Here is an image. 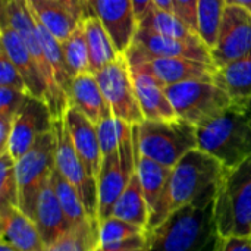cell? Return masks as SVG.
I'll return each mask as SVG.
<instances>
[{
    "instance_id": "cell-8",
    "label": "cell",
    "mask_w": 251,
    "mask_h": 251,
    "mask_svg": "<svg viewBox=\"0 0 251 251\" xmlns=\"http://www.w3.org/2000/svg\"><path fill=\"white\" fill-rule=\"evenodd\" d=\"M56 168L54 131L41 135L37 143L16 160V178L19 185V209L34 216V207L40 190L51 178Z\"/></svg>"
},
{
    "instance_id": "cell-45",
    "label": "cell",
    "mask_w": 251,
    "mask_h": 251,
    "mask_svg": "<svg viewBox=\"0 0 251 251\" xmlns=\"http://www.w3.org/2000/svg\"><path fill=\"white\" fill-rule=\"evenodd\" d=\"M84 4V19L96 16V0H82Z\"/></svg>"
},
{
    "instance_id": "cell-43",
    "label": "cell",
    "mask_w": 251,
    "mask_h": 251,
    "mask_svg": "<svg viewBox=\"0 0 251 251\" xmlns=\"http://www.w3.org/2000/svg\"><path fill=\"white\" fill-rule=\"evenodd\" d=\"M134 3V9H135V16L137 21L140 22V19L147 13V10L151 7V0H132Z\"/></svg>"
},
{
    "instance_id": "cell-23",
    "label": "cell",
    "mask_w": 251,
    "mask_h": 251,
    "mask_svg": "<svg viewBox=\"0 0 251 251\" xmlns=\"http://www.w3.org/2000/svg\"><path fill=\"white\" fill-rule=\"evenodd\" d=\"M132 78L144 121H171L178 118L166 94L165 85L151 75L134 69Z\"/></svg>"
},
{
    "instance_id": "cell-22",
    "label": "cell",
    "mask_w": 251,
    "mask_h": 251,
    "mask_svg": "<svg viewBox=\"0 0 251 251\" xmlns=\"http://www.w3.org/2000/svg\"><path fill=\"white\" fill-rule=\"evenodd\" d=\"M68 99L69 106L82 112L94 124L113 115L96 75L91 72L74 76Z\"/></svg>"
},
{
    "instance_id": "cell-34",
    "label": "cell",
    "mask_w": 251,
    "mask_h": 251,
    "mask_svg": "<svg viewBox=\"0 0 251 251\" xmlns=\"http://www.w3.org/2000/svg\"><path fill=\"white\" fill-rule=\"evenodd\" d=\"M96 126H97V134H99L103 157L116 151L119 149L122 140L134 128V125H129V124L118 119L113 115L101 119L99 124H96Z\"/></svg>"
},
{
    "instance_id": "cell-25",
    "label": "cell",
    "mask_w": 251,
    "mask_h": 251,
    "mask_svg": "<svg viewBox=\"0 0 251 251\" xmlns=\"http://www.w3.org/2000/svg\"><path fill=\"white\" fill-rule=\"evenodd\" d=\"M87 44H88V56H90V72L97 74L109 63L119 57V51L115 47V43L103 25V22L97 16H90L81 21Z\"/></svg>"
},
{
    "instance_id": "cell-30",
    "label": "cell",
    "mask_w": 251,
    "mask_h": 251,
    "mask_svg": "<svg viewBox=\"0 0 251 251\" xmlns=\"http://www.w3.org/2000/svg\"><path fill=\"white\" fill-rule=\"evenodd\" d=\"M51 185L54 188L57 200H59L71 225L91 219L84 207V203H82L81 196L76 191V188L66 178H63L62 174L56 168L51 174Z\"/></svg>"
},
{
    "instance_id": "cell-11",
    "label": "cell",
    "mask_w": 251,
    "mask_h": 251,
    "mask_svg": "<svg viewBox=\"0 0 251 251\" xmlns=\"http://www.w3.org/2000/svg\"><path fill=\"white\" fill-rule=\"evenodd\" d=\"M53 131L56 137V169L76 188L88 216L91 219H97V179L88 172L78 156L63 118L54 121Z\"/></svg>"
},
{
    "instance_id": "cell-3",
    "label": "cell",
    "mask_w": 251,
    "mask_h": 251,
    "mask_svg": "<svg viewBox=\"0 0 251 251\" xmlns=\"http://www.w3.org/2000/svg\"><path fill=\"white\" fill-rule=\"evenodd\" d=\"M212 232L213 203L185 206L147 231V251H203Z\"/></svg>"
},
{
    "instance_id": "cell-6",
    "label": "cell",
    "mask_w": 251,
    "mask_h": 251,
    "mask_svg": "<svg viewBox=\"0 0 251 251\" xmlns=\"http://www.w3.org/2000/svg\"><path fill=\"white\" fill-rule=\"evenodd\" d=\"M1 19L6 21L26 44L29 53L37 62L40 72L47 85L46 103L54 118V121L62 119L69 107V99L62 87L57 84L53 68L46 57L41 46L37 21L28 6L26 0H1Z\"/></svg>"
},
{
    "instance_id": "cell-29",
    "label": "cell",
    "mask_w": 251,
    "mask_h": 251,
    "mask_svg": "<svg viewBox=\"0 0 251 251\" xmlns=\"http://www.w3.org/2000/svg\"><path fill=\"white\" fill-rule=\"evenodd\" d=\"M100 246V226L97 219H87L84 222L71 225L51 244L43 247L41 251H96Z\"/></svg>"
},
{
    "instance_id": "cell-26",
    "label": "cell",
    "mask_w": 251,
    "mask_h": 251,
    "mask_svg": "<svg viewBox=\"0 0 251 251\" xmlns=\"http://www.w3.org/2000/svg\"><path fill=\"white\" fill-rule=\"evenodd\" d=\"M215 81L229 94L234 104H251V54L218 68Z\"/></svg>"
},
{
    "instance_id": "cell-14",
    "label": "cell",
    "mask_w": 251,
    "mask_h": 251,
    "mask_svg": "<svg viewBox=\"0 0 251 251\" xmlns=\"http://www.w3.org/2000/svg\"><path fill=\"white\" fill-rule=\"evenodd\" d=\"M53 125L54 118L47 103L28 94L22 109L13 119L7 153L18 160L37 143L41 135L50 132Z\"/></svg>"
},
{
    "instance_id": "cell-40",
    "label": "cell",
    "mask_w": 251,
    "mask_h": 251,
    "mask_svg": "<svg viewBox=\"0 0 251 251\" xmlns=\"http://www.w3.org/2000/svg\"><path fill=\"white\" fill-rule=\"evenodd\" d=\"M215 251H251V235L249 237H216Z\"/></svg>"
},
{
    "instance_id": "cell-33",
    "label": "cell",
    "mask_w": 251,
    "mask_h": 251,
    "mask_svg": "<svg viewBox=\"0 0 251 251\" xmlns=\"http://www.w3.org/2000/svg\"><path fill=\"white\" fill-rule=\"evenodd\" d=\"M37 25H38V34H40V40H41V46H43V50L46 53V57L49 59V62L53 68L57 84L62 87V90L68 96L74 78L71 76L69 69L66 66L65 54L62 50V43L53 34H50L44 26H41L38 22H37Z\"/></svg>"
},
{
    "instance_id": "cell-4",
    "label": "cell",
    "mask_w": 251,
    "mask_h": 251,
    "mask_svg": "<svg viewBox=\"0 0 251 251\" xmlns=\"http://www.w3.org/2000/svg\"><path fill=\"white\" fill-rule=\"evenodd\" d=\"M216 237L251 235V157L226 169L213 201Z\"/></svg>"
},
{
    "instance_id": "cell-36",
    "label": "cell",
    "mask_w": 251,
    "mask_h": 251,
    "mask_svg": "<svg viewBox=\"0 0 251 251\" xmlns=\"http://www.w3.org/2000/svg\"><path fill=\"white\" fill-rule=\"evenodd\" d=\"M99 226H100V246L116 244V243L147 234V229L137 226L134 224H129L126 221H122L119 218H115V216H110L99 222Z\"/></svg>"
},
{
    "instance_id": "cell-35",
    "label": "cell",
    "mask_w": 251,
    "mask_h": 251,
    "mask_svg": "<svg viewBox=\"0 0 251 251\" xmlns=\"http://www.w3.org/2000/svg\"><path fill=\"white\" fill-rule=\"evenodd\" d=\"M0 206L19 207L16 160L7 151L0 153Z\"/></svg>"
},
{
    "instance_id": "cell-20",
    "label": "cell",
    "mask_w": 251,
    "mask_h": 251,
    "mask_svg": "<svg viewBox=\"0 0 251 251\" xmlns=\"http://www.w3.org/2000/svg\"><path fill=\"white\" fill-rule=\"evenodd\" d=\"M1 241L21 251H41L44 244L31 216L18 206H0Z\"/></svg>"
},
{
    "instance_id": "cell-32",
    "label": "cell",
    "mask_w": 251,
    "mask_h": 251,
    "mask_svg": "<svg viewBox=\"0 0 251 251\" xmlns=\"http://www.w3.org/2000/svg\"><path fill=\"white\" fill-rule=\"evenodd\" d=\"M62 50L65 54L66 66L72 78L76 75L90 72L88 44H87V37H85L82 22L65 41H62Z\"/></svg>"
},
{
    "instance_id": "cell-46",
    "label": "cell",
    "mask_w": 251,
    "mask_h": 251,
    "mask_svg": "<svg viewBox=\"0 0 251 251\" xmlns=\"http://www.w3.org/2000/svg\"><path fill=\"white\" fill-rule=\"evenodd\" d=\"M228 4H237V6H241L244 9H247L251 13V0H226Z\"/></svg>"
},
{
    "instance_id": "cell-17",
    "label": "cell",
    "mask_w": 251,
    "mask_h": 251,
    "mask_svg": "<svg viewBox=\"0 0 251 251\" xmlns=\"http://www.w3.org/2000/svg\"><path fill=\"white\" fill-rule=\"evenodd\" d=\"M0 40H1L0 49L9 56V59L21 72L28 93L46 101L47 85L44 82V78L40 72L37 62L34 60L32 54L29 53L26 44L22 41L19 34L3 19L0 24Z\"/></svg>"
},
{
    "instance_id": "cell-19",
    "label": "cell",
    "mask_w": 251,
    "mask_h": 251,
    "mask_svg": "<svg viewBox=\"0 0 251 251\" xmlns=\"http://www.w3.org/2000/svg\"><path fill=\"white\" fill-rule=\"evenodd\" d=\"M96 16L109 31L116 50L124 54L138 28L132 0H96Z\"/></svg>"
},
{
    "instance_id": "cell-7",
    "label": "cell",
    "mask_w": 251,
    "mask_h": 251,
    "mask_svg": "<svg viewBox=\"0 0 251 251\" xmlns=\"http://www.w3.org/2000/svg\"><path fill=\"white\" fill-rule=\"evenodd\" d=\"M165 90L176 116L196 126L232 106V99L216 81H184Z\"/></svg>"
},
{
    "instance_id": "cell-13",
    "label": "cell",
    "mask_w": 251,
    "mask_h": 251,
    "mask_svg": "<svg viewBox=\"0 0 251 251\" xmlns=\"http://www.w3.org/2000/svg\"><path fill=\"white\" fill-rule=\"evenodd\" d=\"M251 54V13L237 4H228L219 26L218 40L212 49L216 68Z\"/></svg>"
},
{
    "instance_id": "cell-38",
    "label": "cell",
    "mask_w": 251,
    "mask_h": 251,
    "mask_svg": "<svg viewBox=\"0 0 251 251\" xmlns=\"http://www.w3.org/2000/svg\"><path fill=\"white\" fill-rule=\"evenodd\" d=\"M0 85L28 93L21 72L1 49H0Z\"/></svg>"
},
{
    "instance_id": "cell-15",
    "label": "cell",
    "mask_w": 251,
    "mask_h": 251,
    "mask_svg": "<svg viewBox=\"0 0 251 251\" xmlns=\"http://www.w3.org/2000/svg\"><path fill=\"white\" fill-rule=\"evenodd\" d=\"M135 171L140 178L141 188L150 209V222L147 229L150 231L160 225L171 215L168 206V190L172 168H168L141 154L135 147Z\"/></svg>"
},
{
    "instance_id": "cell-5",
    "label": "cell",
    "mask_w": 251,
    "mask_h": 251,
    "mask_svg": "<svg viewBox=\"0 0 251 251\" xmlns=\"http://www.w3.org/2000/svg\"><path fill=\"white\" fill-rule=\"evenodd\" d=\"M138 151L168 168H174L188 151L197 149V126L184 119L143 121L134 125Z\"/></svg>"
},
{
    "instance_id": "cell-24",
    "label": "cell",
    "mask_w": 251,
    "mask_h": 251,
    "mask_svg": "<svg viewBox=\"0 0 251 251\" xmlns=\"http://www.w3.org/2000/svg\"><path fill=\"white\" fill-rule=\"evenodd\" d=\"M35 21L53 34L60 43L65 41L81 24L66 7L56 0H26Z\"/></svg>"
},
{
    "instance_id": "cell-28",
    "label": "cell",
    "mask_w": 251,
    "mask_h": 251,
    "mask_svg": "<svg viewBox=\"0 0 251 251\" xmlns=\"http://www.w3.org/2000/svg\"><path fill=\"white\" fill-rule=\"evenodd\" d=\"M112 216L126 221L129 224H134L137 226H141L144 229H149L150 209H149L146 196L143 193L137 171L134 172L128 185L125 187L121 197L118 199L113 207Z\"/></svg>"
},
{
    "instance_id": "cell-31",
    "label": "cell",
    "mask_w": 251,
    "mask_h": 251,
    "mask_svg": "<svg viewBox=\"0 0 251 251\" xmlns=\"http://www.w3.org/2000/svg\"><path fill=\"white\" fill-rule=\"evenodd\" d=\"M226 6V0H199L197 3L199 35L210 50L216 44L219 26Z\"/></svg>"
},
{
    "instance_id": "cell-47",
    "label": "cell",
    "mask_w": 251,
    "mask_h": 251,
    "mask_svg": "<svg viewBox=\"0 0 251 251\" xmlns=\"http://www.w3.org/2000/svg\"><path fill=\"white\" fill-rule=\"evenodd\" d=\"M0 251H21V250H18V249L12 247L10 244H7V243L1 241V243H0Z\"/></svg>"
},
{
    "instance_id": "cell-10",
    "label": "cell",
    "mask_w": 251,
    "mask_h": 251,
    "mask_svg": "<svg viewBox=\"0 0 251 251\" xmlns=\"http://www.w3.org/2000/svg\"><path fill=\"white\" fill-rule=\"evenodd\" d=\"M96 78L112 109L113 116L129 125H138L144 121L135 94L132 68L125 54H119L116 60L97 72Z\"/></svg>"
},
{
    "instance_id": "cell-44",
    "label": "cell",
    "mask_w": 251,
    "mask_h": 251,
    "mask_svg": "<svg viewBox=\"0 0 251 251\" xmlns=\"http://www.w3.org/2000/svg\"><path fill=\"white\" fill-rule=\"evenodd\" d=\"M151 6L165 12H174V1L172 0H151Z\"/></svg>"
},
{
    "instance_id": "cell-48",
    "label": "cell",
    "mask_w": 251,
    "mask_h": 251,
    "mask_svg": "<svg viewBox=\"0 0 251 251\" xmlns=\"http://www.w3.org/2000/svg\"><path fill=\"white\" fill-rule=\"evenodd\" d=\"M96 251H110V250H104V249H101L100 246L96 249ZM122 251H147V247H143V249H134V250H122Z\"/></svg>"
},
{
    "instance_id": "cell-1",
    "label": "cell",
    "mask_w": 251,
    "mask_h": 251,
    "mask_svg": "<svg viewBox=\"0 0 251 251\" xmlns=\"http://www.w3.org/2000/svg\"><path fill=\"white\" fill-rule=\"evenodd\" d=\"M226 168L201 149L188 151L174 168L169 179V213L185 206H201L215 201L216 190Z\"/></svg>"
},
{
    "instance_id": "cell-42",
    "label": "cell",
    "mask_w": 251,
    "mask_h": 251,
    "mask_svg": "<svg viewBox=\"0 0 251 251\" xmlns=\"http://www.w3.org/2000/svg\"><path fill=\"white\" fill-rule=\"evenodd\" d=\"M56 1L60 3L63 7H66L79 21L84 19V4H82V0H56Z\"/></svg>"
},
{
    "instance_id": "cell-37",
    "label": "cell",
    "mask_w": 251,
    "mask_h": 251,
    "mask_svg": "<svg viewBox=\"0 0 251 251\" xmlns=\"http://www.w3.org/2000/svg\"><path fill=\"white\" fill-rule=\"evenodd\" d=\"M29 93L0 85V118L15 119Z\"/></svg>"
},
{
    "instance_id": "cell-21",
    "label": "cell",
    "mask_w": 251,
    "mask_h": 251,
    "mask_svg": "<svg viewBox=\"0 0 251 251\" xmlns=\"http://www.w3.org/2000/svg\"><path fill=\"white\" fill-rule=\"evenodd\" d=\"M32 219L38 228L44 246L51 244L71 226L51 185V178L40 190Z\"/></svg>"
},
{
    "instance_id": "cell-16",
    "label": "cell",
    "mask_w": 251,
    "mask_h": 251,
    "mask_svg": "<svg viewBox=\"0 0 251 251\" xmlns=\"http://www.w3.org/2000/svg\"><path fill=\"white\" fill-rule=\"evenodd\" d=\"M131 68L134 71L151 75L165 87L193 79L215 81L218 71L213 63H206L187 57H159L131 65Z\"/></svg>"
},
{
    "instance_id": "cell-27",
    "label": "cell",
    "mask_w": 251,
    "mask_h": 251,
    "mask_svg": "<svg viewBox=\"0 0 251 251\" xmlns=\"http://www.w3.org/2000/svg\"><path fill=\"white\" fill-rule=\"evenodd\" d=\"M140 29H146L159 35L182 40L194 44H204L197 32H194L182 19H179L174 12H165L151 6L147 13L138 22Z\"/></svg>"
},
{
    "instance_id": "cell-41",
    "label": "cell",
    "mask_w": 251,
    "mask_h": 251,
    "mask_svg": "<svg viewBox=\"0 0 251 251\" xmlns=\"http://www.w3.org/2000/svg\"><path fill=\"white\" fill-rule=\"evenodd\" d=\"M12 124L13 119L9 118H0V153L7 151V144L12 132Z\"/></svg>"
},
{
    "instance_id": "cell-18",
    "label": "cell",
    "mask_w": 251,
    "mask_h": 251,
    "mask_svg": "<svg viewBox=\"0 0 251 251\" xmlns=\"http://www.w3.org/2000/svg\"><path fill=\"white\" fill-rule=\"evenodd\" d=\"M63 121L78 156L84 162L88 172L97 179L103 162V153L96 124L72 106L68 107Z\"/></svg>"
},
{
    "instance_id": "cell-9",
    "label": "cell",
    "mask_w": 251,
    "mask_h": 251,
    "mask_svg": "<svg viewBox=\"0 0 251 251\" xmlns=\"http://www.w3.org/2000/svg\"><path fill=\"white\" fill-rule=\"evenodd\" d=\"M135 172L134 128L122 140L119 149L103 157L97 175V221L101 222L112 216L113 207Z\"/></svg>"
},
{
    "instance_id": "cell-2",
    "label": "cell",
    "mask_w": 251,
    "mask_h": 251,
    "mask_svg": "<svg viewBox=\"0 0 251 251\" xmlns=\"http://www.w3.org/2000/svg\"><path fill=\"white\" fill-rule=\"evenodd\" d=\"M197 146L232 169L251 157V104H234L197 126Z\"/></svg>"
},
{
    "instance_id": "cell-12",
    "label": "cell",
    "mask_w": 251,
    "mask_h": 251,
    "mask_svg": "<svg viewBox=\"0 0 251 251\" xmlns=\"http://www.w3.org/2000/svg\"><path fill=\"white\" fill-rule=\"evenodd\" d=\"M124 54L128 59L129 65H137L159 57H187L206 63H213L212 50L206 44L187 43L140 28H137L134 40Z\"/></svg>"
},
{
    "instance_id": "cell-39",
    "label": "cell",
    "mask_w": 251,
    "mask_h": 251,
    "mask_svg": "<svg viewBox=\"0 0 251 251\" xmlns=\"http://www.w3.org/2000/svg\"><path fill=\"white\" fill-rule=\"evenodd\" d=\"M174 1V13L182 19L194 32L199 34L197 26V3L199 0H172Z\"/></svg>"
}]
</instances>
